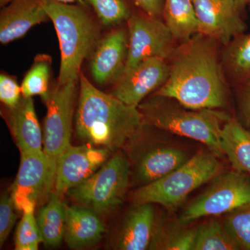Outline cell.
<instances>
[{
    "label": "cell",
    "instance_id": "e0dca14e",
    "mask_svg": "<svg viewBox=\"0 0 250 250\" xmlns=\"http://www.w3.org/2000/svg\"><path fill=\"white\" fill-rule=\"evenodd\" d=\"M157 217L153 204L134 205L123 220L115 240L114 249L149 250Z\"/></svg>",
    "mask_w": 250,
    "mask_h": 250
},
{
    "label": "cell",
    "instance_id": "8992f818",
    "mask_svg": "<svg viewBox=\"0 0 250 250\" xmlns=\"http://www.w3.org/2000/svg\"><path fill=\"white\" fill-rule=\"evenodd\" d=\"M130 184L129 159L125 153L119 150L92 177L69 190L65 195L77 205L103 216L123 205Z\"/></svg>",
    "mask_w": 250,
    "mask_h": 250
},
{
    "label": "cell",
    "instance_id": "9a60e30c",
    "mask_svg": "<svg viewBox=\"0 0 250 250\" xmlns=\"http://www.w3.org/2000/svg\"><path fill=\"white\" fill-rule=\"evenodd\" d=\"M128 51L127 28L114 29L100 39L89 57L94 81L100 85L114 83L126 67Z\"/></svg>",
    "mask_w": 250,
    "mask_h": 250
},
{
    "label": "cell",
    "instance_id": "484cf974",
    "mask_svg": "<svg viewBox=\"0 0 250 250\" xmlns=\"http://www.w3.org/2000/svg\"><path fill=\"white\" fill-rule=\"evenodd\" d=\"M240 250L223 222L212 219L197 228L193 250Z\"/></svg>",
    "mask_w": 250,
    "mask_h": 250
},
{
    "label": "cell",
    "instance_id": "d6a6232c",
    "mask_svg": "<svg viewBox=\"0 0 250 250\" xmlns=\"http://www.w3.org/2000/svg\"><path fill=\"white\" fill-rule=\"evenodd\" d=\"M143 13L152 17H163L165 0H134Z\"/></svg>",
    "mask_w": 250,
    "mask_h": 250
},
{
    "label": "cell",
    "instance_id": "9c48e42d",
    "mask_svg": "<svg viewBox=\"0 0 250 250\" xmlns=\"http://www.w3.org/2000/svg\"><path fill=\"white\" fill-rule=\"evenodd\" d=\"M77 82L57 84L51 89L47 101V113L43 123V152L48 160L49 169L55 179L59 157L70 145L75 119Z\"/></svg>",
    "mask_w": 250,
    "mask_h": 250
},
{
    "label": "cell",
    "instance_id": "f546056e",
    "mask_svg": "<svg viewBox=\"0 0 250 250\" xmlns=\"http://www.w3.org/2000/svg\"><path fill=\"white\" fill-rule=\"evenodd\" d=\"M14 202L10 192H5L0 200V247L2 248L17 220Z\"/></svg>",
    "mask_w": 250,
    "mask_h": 250
},
{
    "label": "cell",
    "instance_id": "4dcf8cb0",
    "mask_svg": "<svg viewBox=\"0 0 250 250\" xmlns=\"http://www.w3.org/2000/svg\"><path fill=\"white\" fill-rule=\"evenodd\" d=\"M22 98L21 86L14 77L6 73L0 75V101L5 107L12 109Z\"/></svg>",
    "mask_w": 250,
    "mask_h": 250
},
{
    "label": "cell",
    "instance_id": "8fae6325",
    "mask_svg": "<svg viewBox=\"0 0 250 250\" xmlns=\"http://www.w3.org/2000/svg\"><path fill=\"white\" fill-rule=\"evenodd\" d=\"M54 179L44 152L21 154V164L10 194L18 211L32 213L54 191Z\"/></svg>",
    "mask_w": 250,
    "mask_h": 250
},
{
    "label": "cell",
    "instance_id": "7c38bea8",
    "mask_svg": "<svg viewBox=\"0 0 250 250\" xmlns=\"http://www.w3.org/2000/svg\"><path fill=\"white\" fill-rule=\"evenodd\" d=\"M106 148L83 144H71L59 157L54 179V191L62 197L70 189L83 183L111 157Z\"/></svg>",
    "mask_w": 250,
    "mask_h": 250
},
{
    "label": "cell",
    "instance_id": "5b68a950",
    "mask_svg": "<svg viewBox=\"0 0 250 250\" xmlns=\"http://www.w3.org/2000/svg\"><path fill=\"white\" fill-rule=\"evenodd\" d=\"M218 159L209 151L196 153L170 173L137 188L133 192V203L158 204L168 212L174 211L192 191L222 172Z\"/></svg>",
    "mask_w": 250,
    "mask_h": 250
},
{
    "label": "cell",
    "instance_id": "ba28073f",
    "mask_svg": "<svg viewBox=\"0 0 250 250\" xmlns=\"http://www.w3.org/2000/svg\"><path fill=\"white\" fill-rule=\"evenodd\" d=\"M250 202V176L236 170L222 172L186 206L178 220L188 225L205 217L228 214Z\"/></svg>",
    "mask_w": 250,
    "mask_h": 250
},
{
    "label": "cell",
    "instance_id": "7a4b0ae2",
    "mask_svg": "<svg viewBox=\"0 0 250 250\" xmlns=\"http://www.w3.org/2000/svg\"><path fill=\"white\" fill-rule=\"evenodd\" d=\"M74 126L82 141L111 152L124 149L145 126L141 112L94 86L82 72Z\"/></svg>",
    "mask_w": 250,
    "mask_h": 250
},
{
    "label": "cell",
    "instance_id": "ac0fdd59",
    "mask_svg": "<svg viewBox=\"0 0 250 250\" xmlns=\"http://www.w3.org/2000/svg\"><path fill=\"white\" fill-rule=\"evenodd\" d=\"M6 108L5 118L21 154L43 152V134L33 98L22 97L16 107Z\"/></svg>",
    "mask_w": 250,
    "mask_h": 250
},
{
    "label": "cell",
    "instance_id": "30bf717a",
    "mask_svg": "<svg viewBox=\"0 0 250 250\" xmlns=\"http://www.w3.org/2000/svg\"><path fill=\"white\" fill-rule=\"evenodd\" d=\"M126 23L129 51L124 70L132 68L146 59H168L177 47L172 32L161 18L145 13L131 14Z\"/></svg>",
    "mask_w": 250,
    "mask_h": 250
},
{
    "label": "cell",
    "instance_id": "836d02e7",
    "mask_svg": "<svg viewBox=\"0 0 250 250\" xmlns=\"http://www.w3.org/2000/svg\"><path fill=\"white\" fill-rule=\"evenodd\" d=\"M55 1H59V2L65 3V4H74V3H77V4H79L86 6V3H85L84 0H55Z\"/></svg>",
    "mask_w": 250,
    "mask_h": 250
},
{
    "label": "cell",
    "instance_id": "6da1fadb",
    "mask_svg": "<svg viewBox=\"0 0 250 250\" xmlns=\"http://www.w3.org/2000/svg\"><path fill=\"white\" fill-rule=\"evenodd\" d=\"M219 45L200 33L181 42L167 59L168 78L153 94L173 98L192 109L226 108L228 88Z\"/></svg>",
    "mask_w": 250,
    "mask_h": 250
},
{
    "label": "cell",
    "instance_id": "52a82bcc",
    "mask_svg": "<svg viewBox=\"0 0 250 250\" xmlns=\"http://www.w3.org/2000/svg\"><path fill=\"white\" fill-rule=\"evenodd\" d=\"M148 131L146 125L124 149L130 164L131 184L137 188L164 177L194 155L174 143L155 137Z\"/></svg>",
    "mask_w": 250,
    "mask_h": 250
},
{
    "label": "cell",
    "instance_id": "7402d4cb",
    "mask_svg": "<svg viewBox=\"0 0 250 250\" xmlns=\"http://www.w3.org/2000/svg\"><path fill=\"white\" fill-rule=\"evenodd\" d=\"M62 197L52 192L48 202L36 215L38 226L46 247L59 246L65 238L66 209Z\"/></svg>",
    "mask_w": 250,
    "mask_h": 250
},
{
    "label": "cell",
    "instance_id": "2e32d148",
    "mask_svg": "<svg viewBox=\"0 0 250 250\" xmlns=\"http://www.w3.org/2000/svg\"><path fill=\"white\" fill-rule=\"evenodd\" d=\"M47 20L43 0H13L3 6L0 14V42L6 45L21 39Z\"/></svg>",
    "mask_w": 250,
    "mask_h": 250
},
{
    "label": "cell",
    "instance_id": "cb8c5ba5",
    "mask_svg": "<svg viewBox=\"0 0 250 250\" xmlns=\"http://www.w3.org/2000/svg\"><path fill=\"white\" fill-rule=\"evenodd\" d=\"M225 74L240 83L250 78V34L237 36L221 54Z\"/></svg>",
    "mask_w": 250,
    "mask_h": 250
},
{
    "label": "cell",
    "instance_id": "277c9868",
    "mask_svg": "<svg viewBox=\"0 0 250 250\" xmlns=\"http://www.w3.org/2000/svg\"><path fill=\"white\" fill-rule=\"evenodd\" d=\"M49 20L53 22L61 50L58 83L80 80L81 66L89 58L100 39L98 23L82 4L43 0Z\"/></svg>",
    "mask_w": 250,
    "mask_h": 250
},
{
    "label": "cell",
    "instance_id": "4fadbf2b",
    "mask_svg": "<svg viewBox=\"0 0 250 250\" xmlns=\"http://www.w3.org/2000/svg\"><path fill=\"white\" fill-rule=\"evenodd\" d=\"M170 73L167 59L151 58L124 70L113 83L111 95L130 106L138 107L151 93L160 88Z\"/></svg>",
    "mask_w": 250,
    "mask_h": 250
},
{
    "label": "cell",
    "instance_id": "4316f807",
    "mask_svg": "<svg viewBox=\"0 0 250 250\" xmlns=\"http://www.w3.org/2000/svg\"><path fill=\"white\" fill-rule=\"evenodd\" d=\"M223 222L240 250H250V202L225 214Z\"/></svg>",
    "mask_w": 250,
    "mask_h": 250
},
{
    "label": "cell",
    "instance_id": "83f0119b",
    "mask_svg": "<svg viewBox=\"0 0 250 250\" xmlns=\"http://www.w3.org/2000/svg\"><path fill=\"white\" fill-rule=\"evenodd\" d=\"M91 5L99 21L106 27L126 22L131 14L124 0H84Z\"/></svg>",
    "mask_w": 250,
    "mask_h": 250
},
{
    "label": "cell",
    "instance_id": "f1b7e54d",
    "mask_svg": "<svg viewBox=\"0 0 250 250\" xmlns=\"http://www.w3.org/2000/svg\"><path fill=\"white\" fill-rule=\"evenodd\" d=\"M22 214L15 234V249L37 250L42 238L34 213Z\"/></svg>",
    "mask_w": 250,
    "mask_h": 250
},
{
    "label": "cell",
    "instance_id": "d4e9b609",
    "mask_svg": "<svg viewBox=\"0 0 250 250\" xmlns=\"http://www.w3.org/2000/svg\"><path fill=\"white\" fill-rule=\"evenodd\" d=\"M52 72V59L47 54L36 56L31 68L27 72L22 83V97L33 98L39 95L46 103L50 94L49 82Z\"/></svg>",
    "mask_w": 250,
    "mask_h": 250
},
{
    "label": "cell",
    "instance_id": "44dd1931",
    "mask_svg": "<svg viewBox=\"0 0 250 250\" xmlns=\"http://www.w3.org/2000/svg\"><path fill=\"white\" fill-rule=\"evenodd\" d=\"M197 228L164 218L157 217L151 250H193Z\"/></svg>",
    "mask_w": 250,
    "mask_h": 250
},
{
    "label": "cell",
    "instance_id": "ffe728a7",
    "mask_svg": "<svg viewBox=\"0 0 250 250\" xmlns=\"http://www.w3.org/2000/svg\"><path fill=\"white\" fill-rule=\"evenodd\" d=\"M220 141L233 170L250 176V131L237 118H229L223 125Z\"/></svg>",
    "mask_w": 250,
    "mask_h": 250
},
{
    "label": "cell",
    "instance_id": "d590c367",
    "mask_svg": "<svg viewBox=\"0 0 250 250\" xmlns=\"http://www.w3.org/2000/svg\"><path fill=\"white\" fill-rule=\"evenodd\" d=\"M13 0H0V6L3 7V6H6V4H9Z\"/></svg>",
    "mask_w": 250,
    "mask_h": 250
},
{
    "label": "cell",
    "instance_id": "603a6c76",
    "mask_svg": "<svg viewBox=\"0 0 250 250\" xmlns=\"http://www.w3.org/2000/svg\"><path fill=\"white\" fill-rule=\"evenodd\" d=\"M163 17L179 43L199 33L198 20L192 0H165Z\"/></svg>",
    "mask_w": 250,
    "mask_h": 250
},
{
    "label": "cell",
    "instance_id": "d6986e66",
    "mask_svg": "<svg viewBox=\"0 0 250 250\" xmlns=\"http://www.w3.org/2000/svg\"><path fill=\"white\" fill-rule=\"evenodd\" d=\"M65 209L66 225L64 239L70 249H85L103 239L106 228L101 215L77 204L65 205Z\"/></svg>",
    "mask_w": 250,
    "mask_h": 250
},
{
    "label": "cell",
    "instance_id": "5bb4252c",
    "mask_svg": "<svg viewBox=\"0 0 250 250\" xmlns=\"http://www.w3.org/2000/svg\"><path fill=\"white\" fill-rule=\"evenodd\" d=\"M199 33L227 46L246 30L235 0H192Z\"/></svg>",
    "mask_w": 250,
    "mask_h": 250
},
{
    "label": "cell",
    "instance_id": "e575fe53",
    "mask_svg": "<svg viewBox=\"0 0 250 250\" xmlns=\"http://www.w3.org/2000/svg\"><path fill=\"white\" fill-rule=\"evenodd\" d=\"M235 1H236V4L238 9L241 11L248 3L250 2V0H235Z\"/></svg>",
    "mask_w": 250,
    "mask_h": 250
},
{
    "label": "cell",
    "instance_id": "1f68e13d",
    "mask_svg": "<svg viewBox=\"0 0 250 250\" xmlns=\"http://www.w3.org/2000/svg\"><path fill=\"white\" fill-rule=\"evenodd\" d=\"M237 92V119L246 129L250 131V78L240 83Z\"/></svg>",
    "mask_w": 250,
    "mask_h": 250
},
{
    "label": "cell",
    "instance_id": "3957f363",
    "mask_svg": "<svg viewBox=\"0 0 250 250\" xmlns=\"http://www.w3.org/2000/svg\"><path fill=\"white\" fill-rule=\"evenodd\" d=\"M138 108L145 125L198 141L218 158L223 157L222 129L230 117L218 109H192L173 98L152 94Z\"/></svg>",
    "mask_w": 250,
    "mask_h": 250
}]
</instances>
